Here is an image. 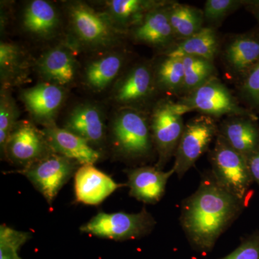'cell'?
I'll return each mask as SVG.
<instances>
[{"label": "cell", "instance_id": "1", "mask_svg": "<svg viewBox=\"0 0 259 259\" xmlns=\"http://www.w3.org/2000/svg\"><path fill=\"white\" fill-rule=\"evenodd\" d=\"M245 204L221 187L211 171L204 172L197 190L181 206L180 224L191 246L199 253L210 252Z\"/></svg>", "mask_w": 259, "mask_h": 259}, {"label": "cell", "instance_id": "2", "mask_svg": "<svg viewBox=\"0 0 259 259\" xmlns=\"http://www.w3.org/2000/svg\"><path fill=\"white\" fill-rule=\"evenodd\" d=\"M114 151L127 161L148 159L155 151L148 112L122 107L110 124Z\"/></svg>", "mask_w": 259, "mask_h": 259}, {"label": "cell", "instance_id": "3", "mask_svg": "<svg viewBox=\"0 0 259 259\" xmlns=\"http://www.w3.org/2000/svg\"><path fill=\"white\" fill-rule=\"evenodd\" d=\"M190 112L170 97H161L148 111L150 127L158 159L155 166L163 170L175 158L185 124L183 115Z\"/></svg>", "mask_w": 259, "mask_h": 259}, {"label": "cell", "instance_id": "4", "mask_svg": "<svg viewBox=\"0 0 259 259\" xmlns=\"http://www.w3.org/2000/svg\"><path fill=\"white\" fill-rule=\"evenodd\" d=\"M68 20L76 41L90 49L117 47L127 35L115 28L104 12L97 11L86 3H71Z\"/></svg>", "mask_w": 259, "mask_h": 259}, {"label": "cell", "instance_id": "5", "mask_svg": "<svg viewBox=\"0 0 259 259\" xmlns=\"http://www.w3.org/2000/svg\"><path fill=\"white\" fill-rule=\"evenodd\" d=\"M111 95L119 108L149 111L161 98L155 78L154 59L129 65L114 83Z\"/></svg>", "mask_w": 259, "mask_h": 259}, {"label": "cell", "instance_id": "6", "mask_svg": "<svg viewBox=\"0 0 259 259\" xmlns=\"http://www.w3.org/2000/svg\"><path fill=\"white\" fill-rule=\"evenodd\" d=\"M209 151L211 172L216 182L232 195L245 202L252 178L248 161L219 134Z\"/></svg>", "mask_w": 259, "mask_h": 259}, {"label": "cell", "instance_id": "7", "mask_svg": "<svg viewBox=\"0 0 259 259\" xmlns=\"http://www.w3.org/2000/svg\"><path fill=\"white\" fill-rule=\"evenodd\" d=\"M156 223L152 214L144 207L137 213L99 212L83 224L80 231L113 241H127L149 234Z\"/></svg>", "mask_w": 259, "mask_h": 259}, {"label": "cell", "instance_id": "8", "mask_svg": "<svg viewBox=\"0 0 259 259\" xmlns=\"http://www.w3.org/2000/svg\"><path fill=\"white\" fill-rule=\"evenodd\" d=\"M177 102L190 112H198L214 119L223 116H257L240 103L218 76L206 81L189 95L180 97Z\"/></svg>", "mask_w": 259, "mask_h": 259}, {"label": "cell", "instance_id": "9", "mask_svg": "<svg viewBox=\"0 0 259 259\" xmlns=\"http://www.w3.org/2000/svg\"><path fill=\"white\" fill-rule=\"evenodd\" d=\"M218 125L215 119L199 115L185 123L172 167L179 178H182L215 140Z\"/></svg>", "mask_w": 259, "mask_h": 259}, {"label": "cell", "instance_id": "10", "mask_svg": "<svg viewBox=\"0 0 259 259\" xmlns=\"http://www.w3.org/2000/svg\"><path fill=\"white\" fill-rule=\"evenodd\" d=\"M76 162L51 151L19 173L26 177L51 204L76 169Z\"/></svg>", "mask_w": 259, "mask_h": 259}, {"label": "cell", "instance_id": "11", "mask_svg": "<svg viewBox=\"0 0 259 259\" xmlns=\"http://www.w3.org/2000/svg\"><path fill=\"white\" fill-rule=\"evenodd\" d=\"M218 56L226 74L236 84L259 62V27L227 35Z\"/></svg>", "mask_w": 259, "mask_h": 259}, {"label": "cell", "instance_id": "12", "mask_svg": "<svg viewBox=\"0 0 259 259\" xmlns=\"http://www.w3.org/2000/svg\"><path fill=\"white\" fill-rule=\"evenodd\" d=\"M51 151L42 130L37 128L30 121L19 120L8 138L3 153L12 163L24 168Z\"/></svg>", "mask_w": 259, "mask_h": 259}, {"label": "cell", "instance_id": "13", "mask_svg": "<svg viewBox=\"0 0 259 259\" xmlns=\"http://www.w3.org/2000/svg\"><path fill=\"white\" fill-rule=\"evenodd\" d=\"M20 99L34 121L44 127L55 123L66 91L59 85L40 81L22 90Z\"/></svg>", "mask_w": 259, "mask_h": 259}, {"label": "cell", "instance_id": "14", "mask_svg": "<svg viewBox=\"0 0 259 259\" xmlns=\"http://www.w3.org/2000/svg\"><path fill=\"white\" fill-rule=\"evenodd\" d=\"M129 53L123 49L108 51L93 58L83 69V84L94 93H102L124 72L129 66Z\"/></svg>", "mask_w": 259, "mask_h": 259}, {"label": "cell", "instance_id": "15", "mask_svg": "<svg viewBox=\"0 0 259 259\" xmlns=\"http://www.w3.org/2000/svg\"><path fill=\"white\" fill-rule=\"evenodd\" d=\"M171 2L149 12L139 25L130 30L127 35L138 44L157 49L159 54L173 47L177 40L168 14V6Z\"/></svg>", "mask_w": 259, "mask_h": 259}, {"label": "cell", "instance_id": "16", "mask_svg": "<svg viewBox=\"0 0 259 259\" xmlns=\"http://www.w3.org/2000/svg\"><path fill=\"white\" fill-rule=\"evenodd\" d=\"M35 69L42 81L65 88L76 79L78 62L72 48L62 44L46 51L35 62Z\"/></svg>", "mask_w": 259, "mask_h": 259}, {"label": "cell", "instance_id": "17", "mask_svg": "<svg viewBox=\"0 0 259 259\" xmlns=\"http://www.w3.org/2000/svg\"><path fill=\"white\" fill-rule=\"evenodd\" d=\"M123 186L93 164L82 165L74 175L75 196L77 202L98 205L117 189Z\"/></svg>", "mask_w": 259, "mask_h": 259}, {"label": "cell", "instance_id": "18", "mask_svg": "<svg viewBox=\"0 0 259 259\" xmlns=\"http://www.w3.org/2000/svg\"><path fill=\"white\" fill-rule=\"evenodd\" d=\"M129 194L145 204H154L161 200L166 192L168 181L175 173L156 166H141L127 170Z\"/></svg>", "mask_w": 259, "mask_h": 259}, {"label": "cell", "instance_id": "19", "mask_svg": "<svg viewBox=\"0 0 259 259\" xmlns=\"http://www.w3.org/2000/svg\"><path fill=\"white\" fill-rule=\"evenodd\" d=\"M42 131L54 152L81 166L94 165L100 158V153L86 140L64 127H59L56 123L44 127Z\"/></svg>", "mask_w": 259, "mask_h": 259}, {"label": "cell", "instance_id": "20", "mask_svg": "<svg viewBox=\"0 0 259 259\" xmlns=\"http://www.w3.org/2000/svg\"><path fill=\"white\" fill-rule=\"evenodd\" d=\"M218 134L248 161L259 147L258 117H227L218 125Z\"/></svg>", "mask_w": 259, "mask_h": 259}, {"label": "cell", "instance_id": "21", "mask_svg": "<svg viewBox=\"0 0 259 259\" xmlns=\"http://www.w3.org/2000/svg\"><path fill=\"white\" fill-rule=\"evenodd\" d=\"M64 128L86 140L93 146H100L105 139V115L95 104L80 103L70 110Z\"/></svg>", "mask_w": 259, "mask_h": 259}, {"label": "cell", "instance_id": "22", "mask_svg": "<svg viewBox=\"0 0 259 259\" xmlns=\"http://www.w3.org/2000/svg\"><path fill=\"white\" fill-rule=\"evenodd\" d=\"M22 25L32 37L49 40L59 32L61 19L57 9L50 2L32 0L24 9Z\"/></svg>", "mask_w": 259, "mask_h": 259}, {"label": "cell", "instance_id": "23", "mask_svg": "<svg viewBox=\"0 0 259 259\" xmlns=\"http://www.w3.org/2000/svg\"><path fill=\"white\" fill-rule=\"evenodd\" d=\"M170 0H111L105 3V13L116 28L127 35L151 10Z\"/></svg>", "mask_w": 259, "mask_h": 259}, {"label": "cell", "instance_id": "24", "mask_svg": "<svg viewBox=\"0 0 259 259\" xmlns=\"http://www.w3.org/2000/svg\"><path fill=\"white\" fill-rule=\"evenodd\" d=\"M221 42L217 29L204 26L197 33L177 42L171 49L159 54L176 58L196 56L214 62L219 56Z\"/></svg>", "mask_w": 259, "mask_h": 259}, {"label": "cell", "instance_id": "25", "mask_svg": "<svg viewBox=\"0 0 259 259\" xmlns=\"http://www.w3.org/2000/svg\"><path fill=\"white\" fill-rule=\"evenodd\" d=\"M30 63L23 49L13 42L0 44V77L1 89L24 82L28 78Z\"/></svg>", "mask_w": 259, "mask_h": 259}, {"label": "cell", "instance_id": "26", "mask_svg": "<svg viewBox=\"0 0 259 259\" xmlns=\"http://www.w3.org/2000/svg\"><path fill=\"white\" fill-rule=\"evenodd\" d=\"M155 78L160 95L180 98L185 80V67L182 58L159 54L154 59Z\"/></svg>", "mask_w": 259, "mask_h": 259}, {"label": "cell", "instance_id": "27", "mask_svg": "<svg viewBox=\"0 0 259 259\" xmlns=\"http://www.w3.org/2000/svg\"><path fill=\"white\" fill-rule=\"evenodd\" d=\"M168 18L177 42L188 38L204 27L203 11L196 7L172 1Z\"/></svg>", "mask_w": 259, "mask_h": 259}, {"label": "cell", "instance_id": "28", "mask_svg": "<svg viewBox=\"0 0 259 259\" xmlns=\"http://www.w3.org/2000/svg\"><path fill=\"white\" fill-rule=\"evenodd\" d=\"M182 59L185 67V80L180 97L189 95L206 81L218 76L217 68L212 61L196 56H185Z\"/></svg>", "mask_w": 259, "mask_h": 259}, {"label": "cell", "instance_id": "29", "mask_svg": "<svg viewBox=\"0 0 259 259\" xmlns=\"http://www.w3.org/2000/svg\"><path fill=\"white\" fill-rule=\"evenodd\" d=\"M236 97L245 108L259 113V62L236 84Z\"/></svg>", "mask_w": 259, "mask_h": 259}, {"label": "cell", "instance_id": "30", "mask_svg": "<svg viewBox=\"0 0 259 259\" xmlns=\"http://www.w3.org/2000/svg\"><path fill=\"white\" fill-rule=\"evenodd\" d=\"M248 0H207L203 11L204 26L217 29L230 15L244 8Z\"/></svg>", "mask_w": 259, "mask_h": 259}, {"label": "cell", "instance_id": "31", "mask_svg": "<svg viewBox=\"0 0 259 259\" xmlns=\"http://www.w3.org/2000/svg\"><path fill=\"white\" fill-rule=\"evenodd\" d=\"M20 110L10 90L1 89L0 96V147L4 151L10 135L18 122Z\"/></svg>", "mask_w": 259, "mask_h": 259}, {"label": "cell", "instance_id": "32", "mask_svg": "<svg viewBox=\"0 0 259 259\" xmlns=\"http://www.w3.org/2000/svg\"><path fill=\"white\" fill-rule=\"evenodd\" d=\"M31 238L30 233L19 231L6 225L0 226V259H15L18 250Z\"/></svg>", "mask_w": 259, "mask_h": 259}, {"label": "cell", "instance_id": "33", "mask_svg": "<svg viewBox=\"0 0 259 259\" xmlns=\"http://www.w3.org/2000/svg\"><path fill=\"white\" fill-rule=\"evenodd\" d=\"M221 259H259V231L245 238L236 249Z\"/></svg>", "mask_w": 259, "mask_h": 259}, {"label": "cell", "instance_id": "34", "mask_svg": "<svg viewBox=\"0 0 259 259\" xmlns=\"http://www.w3.org/2000/svg\"><path fill=\"white\" fill-rule=\"evenodd\" d=\"M248 163L252 178L259 186V147L248 158Z\"/></svg>", "mask_w": 259, "mask_h": 259}, {"label": "cell", "instance_id": "35", "mask_svg": "<svg viewBox=\"0 0 259 259\" xmlns=\"http://www.w3.org/2000/svg\"><path fill=\"white\" fill-rule=\"evenodd\" d=\"M244 8L254 17L259 27V0H248Z\"/></svg>", "mask_w": 259, "mask_h": 259}, {"label": "cell", "instance_id": "36", "mask_svg": "<svg viewBox=\"0 0 259 259\" xmlns=\"http://www.w3.org/2000/svg\"><path fill=\"white\" fill-rule=\"evenodd\" d=\"M15 259H22V258H20V256H19V255H18V254L15 255Z\"/></svg>", "mask_w": 259, "mask_h": 259}]
</instances>
